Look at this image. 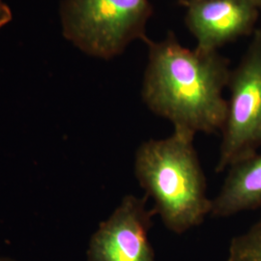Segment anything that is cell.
<instances>
[{
	"label": "cell",
	"mask_w": 261,
	"mask_h": 261,
	"mask_svg": "<svg viewBox=\"0 0 261 261\" xmlns=\"http://www.w3.org/2000/svg\"><path fill=\"white\" fill-rule=\"evenodd\" d=\"M141 99L173 129L207 135L222 132L227 112L223 96L231 73L219 50L190 49L169 32L162 41L149 39Z\"/></svg>",
	"instance_id": "6da1fadb"
},
{
	"label": "cell",
	"mask_w": 261,
	"mask_h": 261,
	"mask_svg": "<svg viewBox=\"0 0 261 261\" xmlns=\"http://www.w3.org/2000/svg\"><path fill=\"white\" fill-rule=\"evenodd\" d=\"M195 137L173 129L168 138L142 142L135 157V175L153 199V210L169 231L179 235L202 224L212 207Z\"/></svg>",
	"instance_id": "7a4b0ae2"
},
{
	"label": "cell",
	"mask_w": 261,
	"mask_h": 261,
	"mask_svg": "<svg viewBox=\"0 0 261 261\" xmlns=\"http://www.w3.org/2000/svg\"><path fill=\"white\" fill-rule=\"evenodd\" d=\"M150 0H62V34L87 56L109 60L137 40L146 42Z\"/></svg>",
	"instance_id": "3957f363"
},
{
	"label": "cell",
	"mask_w": 261,
	"mask_h": 261,
	"mask_svg": "<svg viewBox=\"0 0 261 261\" xmlns=\"http://www.w3.org/2000/svg\"><path fill=\"white\" fill-rule=\"evenodd\" d=\"M227 112L215 171L222 173L261 148V29H255L237 66L231 69Z\"/></svg>",
	"instance_id": "277c9868"
},
{
	"label": "cell",
	"mask_w": 261,
	"mask_h": 261,
	"mask_svg": "<svg viewBox=\"0 0 261 261\" xmlns=\"http://www.w3.org/2000/svg\"><path fill=\"white\" fill-rule=\"evenodd\" d=\"M148 196L128 195L91 236L87 261H156L148 238L153 208Z\"/></svg>",
	"instance_id": "5b68a950"
},
{
	"label": "cell",
	"mask_w": 261,
	"mask_h": 261,
	"mask_svg": "<svg viewBox=\"0 0 261 261\" xmlns=\"http://www.w3.org/2000/svg\"><path fill=\"white\" fill-rule=\"evenodd\" d=\"M185 23L203 50L252 35L260 10L256 0H185Z\"/></svg>",
	"instance_id": "8992f818"
},
{
	"label": "cell",
	"mask_w": 261,
	"mask_h": 261,
	"mask_svg": "<svg viewBox=\"0 0 261 261\" xmlns=\"http://www.w3.org/2000/svg\"><path fill=\"white\" fill-rule=\"evenodd\" d=\"M219 194L212 199L210 215L228 218L261 209V153L232 165Z\"/></svg>",
	"instance_id": "52a82bcc"
},
{
	"label": "cell",
	"mask_w": 261,
	"mask_h": 261,
	"mask_svg": "<svg viewBox=\"0 0 261 261\" xmlns=\"http://www.w3.org/2000/svg\"><path fill=\"white\" fill-rule=\"evenodd\" d=\"M226 261H261V217L247 231L231 240Z\"/></svg>",
	"instance_id": "ba28073f"
},
{
	"label": "cell",
	"mask_w": 261,
	"mask_h": 261,
	"mask_svg": "<svg viewBox=\"0 0 261 261\" xmlns=\"http://www.w3.org/2000/svg\"><path fill=\"white\" fill-rule=\"evenodd\" d=\"M13 14L9 6L4 2V0H0V29L7 25L12 20Z\"/></svg>",
	"instance_id": "9c48e42d"
},
{
	"label": "cell",
	"mask_w": 261,
	"mask_h": 261,
	"mask_svg": "<svg viewBox=\"0 0 261 261\" xmlns=\"http://www.w3.org/2000/svg\"><path fill=\"white\" fill-rule=\"evenodd\" d=\"M0 261H18L14 258H11V257H6V256H3V257H0Z\"/></svg>",
	"instance_id": "30bf717a"
},
{
	"label": "cell",
	"mask_w": 261,
	"mask_h": 261,
	"mask_svg": "<svg viewBox=\"0 0 261 261\" xmlns=\"http://www.w3.org/2000/svg\"><path fill=\"white\" fill-rule=\"evenodd\" d=\"M256 2H257V5H258V8L260 10L261 12V0H256Z\"/></svg>",
	"instance_id": "8fae6325"
}]
</instances>
